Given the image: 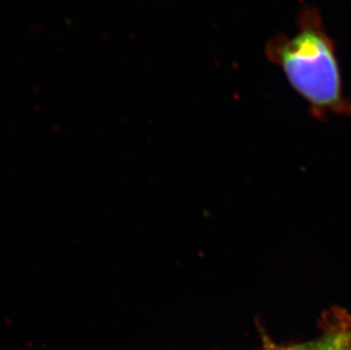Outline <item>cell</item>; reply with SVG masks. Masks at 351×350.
<instances>
[{"label":"cell","mask_w":351,"mask_h":350,"mask_svg":"<svg viewBox=\"0 0 351 350\" xmlns=\"http://www.w3.org/2000/svg\"><path fill=\"white\" fill-rule=\"evenodd\" d=\"M265 56L281 69L290 86L316 115L347 114L337 48L317 7L302 5L293 34H278L266 43Z\"/></svg>","instance_id":"6da1fadb"},{"label":"cell","mask_w":351,"mask_h":350,"mask_svg":"<svg viewBox=\"0 0 351 350\" xmlns=\"http://www.w3.org/2000/svg\"><path fill=\"white\" fill-rule=\"evenodd\" d=\"M324 323L333 334L332 350H351V316L343 312H335L325 318Z\"/></svg>","instance_id":"7a4b0ae2"},{"label":"cell","mask_w":351,"mask_h":350,"mask_svg":"<svg viewBox=\"0 0 351 350\" xmlns=\"http://www.w3.org/2000/svg\"><path fill=\"white\" fill-rule=\"evenodd\" d=\"M324 332L321 337L314 340L306 341L302 344L290 345V346H280L269 341L264 340V350H332L333 348V334L330 327L324 323Z\"/></svg>","instance_id":"3957f363"}]
</instances>
